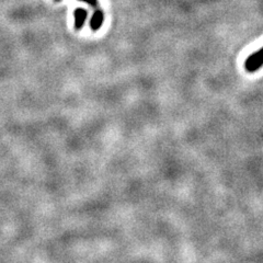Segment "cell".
<instances>
[{
    "instance_id": "obj_1",
    "label": "cell",
    "mask_w": 263,
    "mask_h": 263,
    "mask_svg": "<svg viewBox=\"0 0 263 263\" xmlns=\"http://www.w3.org/2000/svg\"><path fill=\"white\" fill-rule=\"evenodd\" d=\"M263 65V47L260 48L258 52L252 54L246 61L245 67L248 71H256Z\"/></svg>"
},
{
    "instance_id": "obj_2",
    "label": "cell",
    "mask_w": 263,
    "mask_h": 263,
    "mask_svg": "<svg viewBox=\"0 0 263 263\" xmlns=\"http://www.w3.org/2000/svg\"><path fill=\"white\" fill-rule=\"evenodd\" d=\"M103 21H104V13L102 10L100 9H97L92 16L91 19H90V28H91L92 31H99L101 29L102 24H103Z\"/></svg>"
},
{
    "instance_id": "obj_4",
    "label": "cell",
    "mask_w": 263,
    "mask_h": 263,
    "mask_svg": "<svg viewBox=\"0 0 263 263\" xmlns=\"http://www.w3.org/2000/svg\"><path fill=\"white\" fill-rule=\"evenodd\" d=\"M78 2H81V3H86L88 4L89 6H91L93 8H97L99 6V2L98 0H78Z\"/></svg>"
},
{
    "instance_id": "obj_5",
    "label": "cell",
    "mask_w": 263,
    "mask_h": 263,
    "mask_svg": "<svg viewBox=\"0 0 263 263\" xmlns=\"http://www.w3.org/2000/svg\"><path fill=\"white\" fill-rule=\"evenodd\" d=\"M56 2H61V0H56Z\"/></svg>"
},
{
    "instance_id": "obj_3",
    "label": "cell",
    "mask_w": 263,
    "mask_h": 263,
    "mask_svg": "<svg viewBox=\"0 0 263 263\" xmlns=\"http://www.w3.org/2000/svg\"><path fill=\"white\" fill-rule=\"evenodd\" d=\"M73 16H75V29L81 30L85 26V22L88 18V11L84 8H77L73 12Z\"/></svg>"
}]
</instances>
